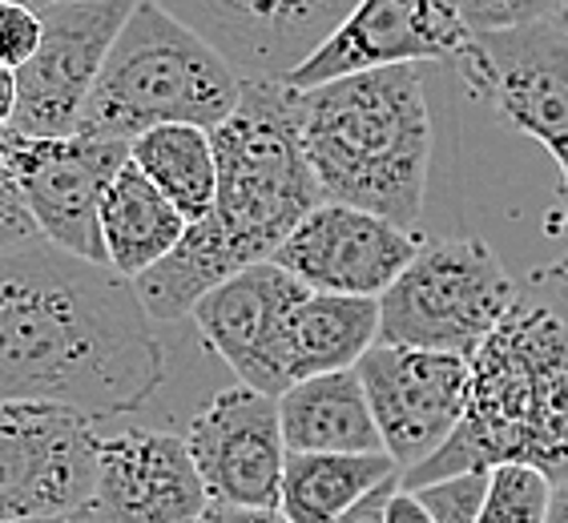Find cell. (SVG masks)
<instances>
[{
  "label": "cell",
  "instance_id": "1",
  "mask_svg": "<svg viewBox=\"0 0 568 523\" xmlns=\"http://www.w3.org/2000/svg\"><path fill=\"white\" fill-rule=\"evenodd\" d=\"M165 382V350L138 286L41 242L0 254V403L130 414Z\"/></svg>",
  "mask_w": 568,
  "mask_h": 523
},
{
  "label": "cell",
  "instance_id": "2",
  "mask_svg": "<svg viewBox=\"0 0 568 523\" xmlns=\"http://www.w3.org/2000/svg\"><path fill=\"white\" fill-rule=\"evenodd\" d=\"M219 194L202 222H190L178 250L138 278L153 322L190 315L219 283L271 262L298 222L323 206L298 133V89L286 81H242L239 110L210 130Z\"/></svg>",
  "mask_w": 568,
  "mask_h": 523
},
{
  "label": "cell",
  "instance_id": "3",
  "mask_svg": "<svg viewBox=\"0 0 568 523\" xmlns=\"http://www.w3.org/2000/svg\"><path fill=\"white\" fill-rule=\"evenodd\" d=\"M468 411L456 435L399 475L416 491L459 471L528 468L568 480V258L532 270L513 310L468 359Z\"/></svg>",
  "mask_w": 568,
  "mask_h": 523
},
{
  "label": "cell",
  "instance_id": "4",
  "mask_svg": "<svg viewBox=\"0 0 568 523\" xmlns=\"http://www.w3.org/2000/svg\"><path fill=\"white\" fill-rule=\"evenodd\" d=\"M298 133L323 202L416 229L436 153L419 65L372 69L298 89Z\"/></svg>",
  "mask_w": 568,
  "mask_h": 523
},
{
  "label": "cell",
  "instance_id": "5",
  "mask_svg": "<svg viewBox=\"0 0 568 523\" xmlns=\"http://www.w3.org/2000/svg\"><path fill=\"white\" fill-rule=\"evenodd\" d=\"M239 98L242 76L202 37L158 0H138L101 65L77 133L130 145L158 125L219 130L239 110Z\"/></svg>",
  "mask_w": 568,
  "mask_h": 523
},
{
  "label": "cell",
  "instance_id": "6",
  "mask_svg": "<svg viewBox=\"0 0 568 523\" xmlns=\"http://www.w3.org/2000/svg\"><path fill=\"white\" fill-rule=\"evenodd\" d=\"M513 274L480 238L424 242L379 295V342L471 359L516 302Z\"/></svg>",
  "mask_w": 568,
  "mask_h": 523
},
{
  "label": "cell",
  "instance_id": "7",
  "mask_svg": "<svg viewBox=\"0 0 568 523\" xmlns=\"http://www.w3.org/2000/svg\"><path fill=\"white\" fill-rule=\"evenodd\" d=\"M471 98L488 101L504 121L536 137L560 165L568 194V21L476 33L452 61Z\"/></svg>",
  "mask_w": 568,
  "mask_h": 523
},
{
  "label": "cell",
  "instance_id": "8",
  "mask_svg": "<svg viewBox=\"0 0 568 523\" xmlns=\"http://www.w3.org/2000/svg\"><path fill=\"white\" fill-rule=\"evenodd\" d=\"M101 435L53 403H0V523L89 507Z\"/></svg>",
  "mask_w": 568,
  "mask_h": 523
},
{
  "label": "cell",
  "instance_id": "9",
  "mask_svg": "<svg viewBox=\"0 0 568 523\" xmlns=\"http://www.w3.org/2000/svg\"><path fill=\"white\" fill-rule=\"evenodd\" d=\"M138 0H69L41 9V44L17 69V117L24 137H73L101 65Z\"/></svg>",
  "mask_w": 568,
  "mask_h": 523
},
{
  "label": "cell",
  "instance_id": "10",
  "mask_svg": "<svg viewBox=\"0 0 568 523\" xmlns=\"http://www.w3.org/2000/svg\"><path fill=\"white\" fill-rule=\"evenodd\" d=\"M0 137L41 238L57 250L110 266L101 246V197L130 162V145L81 133L24 137L17 130H0Z\"/></svg>",
  "mask_w": 568,
  "mask_h": 523
},
{
  "label": "cell",
  "instance_id": "11",
  "mask_svg": "<svg viewBox=\"0 0 568 523\" xmlns=\"http://www.w3.org/2000/svg\"><path fill=\"white\" fill-rule=\"evenodd\" d=\"M355 371L399 475L427 463L464 423L471 367L459 355L375 342Z\"/></svg>",
  "mask_w": 568,
  "mask_h": 523
},
{
  "label": "cell",
  "instance_id": "12",
  "mask_svg": "<svg viewBox=\"0 0 568 523\" xmlns=\"http://www.w3.org/2000/svg\"><path fill=\"white\" fill-rule=\"evenodd\" d=\"M242 81H286L359 0H158Z\"/></svg>",
  "mask_w": 568,
  "mask_h": 523
},
{
  "label": "cell",
  "instance_id": "13",
  "mask_svg": "<svg viewBox=\"0 0 568 523\" xmlns=\"http://www.w3.org/2000/svg\"><path fill=\"white\" fill-rule=\"evenodd\" d=\"M306 290L278 262L246 266L190 310L197 335L242 387L271 399L291 387V330Z\"/></svg>",
  "mask_w": 568,
  "mask_h": 523
},
{
  "label": "cell",
  "instance_id": "14",
  "mask_svg": "<svg viewBox=\"0 0 568 523\" xmlns=\"http://www.w3.org/2000/svg\"><path fill=\"white\" fill-rule=\"evenodd\" d=\"M424 238L416 229L367 214V209L323 202L295 226L271 262L295 274L311 295L379 298L412 266Z\"/></svg>",
  "mask_w": 568,
  "mask_h": 523
},
{
  "label": "cell",
  "instance_id": "15",
  "mask_svg": "<svg viewBox=\"0 0 568 523\" xmlns=\"http://www.w3.org/2000/svg\"><path fill=\"white\" fill-rule=\"evenodd\" d=\"M471 37L448 0H359L323 49L286 76V85L315 89L372 69L456 61Z\"/></svg>",
  "mask_w": 568,
  "mask_h": 523
},
{
  "label": "cell",
  "instance_id": "16",
  "mask_svg": "<svg viewBox=\"0 0 568 523\" xmlns=\"http://www.w3.org/2000/svg\"><path fill=\"white\" fill-rule=\"evenodd\" d=\"M186 448L206 483L210 503L278 507L286 443L278 427V399L251 387L219 391L186 431Z\"/></svg>",
  "mask_w": 568,
  "mask_h": 523
},
{
  "label": "cell",
  "instance_id": "17",
  "mask_svg": "<svg viewBox=\"0 0 568 523\" xmlns=\"http://www.w3.org/2000/svg\"><path fill=\"white\" fill-rule=\"evenodd\" d=\"M89 507L98 523H197L210 495L186 435L130 427L101 439Z\"/></svg>",
  "mask_w": 568,
  "mask_h": 523
},
{
  "label": "cell",
  "instance_id": "18",
  "mask_svg": "<svg viewBox=\"0 0 568 523\" xmlns=\"http://www.w3.org/2000/svg\"><path fill=\"white\" fill-rule=\"evenodd\" d=\"M278 427L291 455H367L383 451L359 371L298 379L278 394Z\"/></svg>",
  "mask_w": 568,
  "mask_h": 523
},
{
  "label": "cell",
  "instance_id": "19",
  "mask_svg": "<svg viewBox=\"0 0 568 523\" xmlns=\"http://www.w3.org/2000/svg\"><path fill=\"white\" fill-rule=\"evenodd\" d=\"M190 222L178 214L150 177L133 162L121 165L113 186L101 197V246L105 262L121 278L138 283L162 258L178 250Z\"/></svg>",
  "mask_w": 568,
  "mask_h": 523
},
{
  "label": "cell",
  "instance_id": "20",
  "mask_svg": "<svg viewBox=\"0 0 568 523\" xmlns=\"http://www.w3.org/2000/svg\"><path fill=\"white\" fill-rule=\"evenodd\" d=\"M392 480H399V468L387 451H367V455H291L286 451L278 512L291 523H335Z\"/></svg>",
  "mask_w": 568,
  "mask_h": 523
},
{
  "label": "cell",
  "instance_id": "21",
  "mask_svg": "<svg viewBox=\"0 0 568 523\" xmlns=\"http://www.w3.org/2000/svg\"><path fill=\"white\" fill-rule=\"evenodd\" d=\"M379 342V298L306 295L291 330V382L355 371Z\"/></svg>",
  "mask_w": 568,
  "mask_h": 523
},
{
  "label": "cell",
  "instance_id": "22",
  "mask_svg": "<svg viewBox=\"0 0 568 523\" xmlns=\"http://www.w3.org/2000/svg\"><path fill=\"white\" fill-rule=\"evenodd\" d=\"M130 162L150 177L158 194L186 222H202L219 194V162L210 130L197 125H158L130 142Z\"/></svg>",
  "mask_w": 568,
  "mask_h": 523
},
{
  "label": "cell",
  "instance_id": "23",
  "mask_svg": "<svg viewBox=\"0 0 568 523\" xmlns=\"http://www.w3.org/2000/svg\"><path fill=\"white\" fill-rule=\"evenodd\" d=\"M552 483L528 468H496L488 503L476 523H545Z\"/></svg>",
  "mask_w": 568,
  "mask_h": 523
},
{
  "label": "cell",
  "instance_id": "24",
  "mask_svg": "<svg viewBox=\"0 0 568 523\" xmlns=\"http://www.w3.org/2000/svg\"><path fill=\"white\" fill-rule=\"evenodd\" d=\"M488 488H493V471H459L416 488V500L436 523H476L488 503Z\"/></svg>",
  "mask_w": 568,
  "mask_h": 523
},
{
  "label": "cell",
  "instance_id": "25",
  "mask_svg": "<svg viewBox=\"0 0 568 523\" xmlns=\"http://www.w3.org/2000/svg\"><path fill=\"white\" fill-rule=\"evenodd\" d=\"M471 33H504L565 12V0H448Z\"/></svg>",
  "mask_w": 568,
  "mask_h": 523
},
{
  "label": "cell",
  "instance_id": "26",
  "mask_svg": "<svg viewBox=\"0 0 568 523\" xmlns=\"http://www.w3.org/2000/svg\"><path fill=\"white\" fill-rule=\"evenodd\" d=\"M41 229H37L33 214L24 206V194L17 186V174H12L9 150H4V137H0V254L12 250H29V246H41Z\"/></svg>",
  "mask_w": 568,
  "mask_h": 523
},
{
  "label": "cell",
  "instance_id": "27",
  "mask_svg": "<svg viewBox=\"0 0 568 523\" xmlns=\"http://www.w3.org/2000/svg\"><path fill=\"white\" fill-rule=\"evenodd\" d=\"M41 44V9H29L21 0H0V65L17 69L37 53Z\"/></svg>",
  "mask_w": 568,
  "mask_h": 523
},
{
  "label": "cell",
  "instance_id": "28",
  "mask_svg": "<svg viewBox=\"0 0 568 523\" xmlns=\"http://www.w3.org/2000/svg\"><path fill=\"white\" fill-rule=\"evenodd\" d=\"M197 523H291L278 507H239V503H210Z\"/></svg>",
  "mask_w": 568,
  "mask_h": 523
},
{
  "label": "cell",
  "instance_id": "29",
  "mask_svg": "<svg viewBox=\"0 0 568 523\" xmlns=\"http://www.w3.org/2000/svg\"><path fill=\"white\" fill-rule=\"evenodd\" d=\"M383 523H436L427 515V507L416 500V491L395 488L392 500H387V512H383Z\"/></svg>",
  "mask_w": 568,
  "mask_h": 523
},
{
  "label": "cell",
  "instance_id": "30",
  "mask_svg": "<svg viewBox=\"0 0 568 523\" xmlns=\"http://www.w3.org/2000/svg\"><path fill=\"white\" fill-rule=\"evenodd\" d=\"M395 488H399V480L375 488L372 495H367V500H359L347 515H343V520H335V523H383V512H387V500H392Z\"/></svg>",
  "mask_w": 568,
  "mask_h": 523
},
{
  "label": "cell",
  "instance_id": "31",
  "mask_svg": "<svg viewBox=\"0 0 568 523\" xmlns=\"http://www.w3.org/2000/svg\"><path fill=\"white\" fill-rule=\"evenodd\" d=\"M17 117V73L0 65V130H9Z\"/></svg>",
  "mask_w": 568,
  "mask_h": 523
},
{
  "label": "cell",
  "instance_id": "32",
  "mask_svg": "<svg viewBox=\"0 0 568 523\" xmlns=\"http://www.w3.org/2000/svg\"><path fill=\"white\" fill-rule=\"evenodd\" d=\"M545 523H568V480L557 483V488H552V495H548Z\"/></svg>",
  "mask_w": 568,
  "mask_h": 523
},
{
  "label": "cell",
  "instance_id": "33",
  "mask_svg": "<svg viewBox=\"0 0 568 523\" xmlns=\"http://www.w3.org/2000/svg\"><path fill=\"white\" fill-rule=\"evenodd\" d=\"M17 523H98V515H93V507H77V512L37 515V520H17Z\"/></svg>",
  "mask_w": 568,
  "mask_h": 523
},
{
  "label": "cell",
  "instance_id": "34",
  "mask_svg": "<svg viewBox=\"0 0 568 523\" xmlns=\"http://www.w3.org/2000/svg\"><path fill=\"white\" fill-rule=\"evenodd\" d=\"M29 9H49V4H69V0H21Z\"/></svg>",
  "mask_w": 568,
  "mask_h": 523
},
{
  "label": "cell",
  "instance_id": "35",
  "mask_svg": "<svg viewBox=\"0 0 568 523\" xmlns=\"http://www.w3.org/2000/svg\"><path fill=\"white\" fill-rule=\"evenodd\" d=\"M560 17H565V21H568V0H565V12H560Z\"/></svg>",
  "mask_w": 568,
  "mask_h": 523
},
{
  "label": "cell",
  "instance_id": "36",
  "mask_svg": "<svg viewBox=\"0 0 568 523\" xmlns=\"http://www.w3.org/2000/svg\"><path fill=\"white\" fill-rule=\"evenodd\" d=\"M565 229H568V209H565Z\"/></svg>",
  "mask_w": 568,
  "mask_h": 523
}]
</instances>
